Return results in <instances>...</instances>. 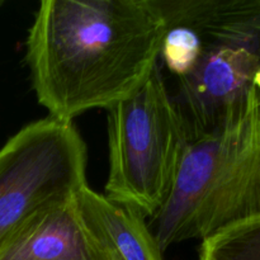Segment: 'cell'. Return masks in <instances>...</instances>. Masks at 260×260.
I'll return each mask as SVG.
<instances>
[{
    "label": "cell",
    "mask_w": 260,
    "mask_h": 260,
    "mask_svg": "<svg viewBox=\"0 0 260 260\" xmlns=\"http://www.w3.org/2000/svg\"><path fill=\"white\" fill-rule=\"evenodd\" d=\"M173 22L198 33L203 51L178 79L175 104L190 141L220 128L248 104L260 68V0H178Z\"/></svg>",
    "instance_id": "3"
},
{
    "label": "cell",
    "mask_w": 260,
    "mask_h": 260,
    "mask_svg": "<svg viewBox=\"0 0 260 260\" xmlns=\"http://www.w3.org/2000/svg\"><path fill=\"white\" fill-rule=\"evenodd\" d=\"M253 85H254V88H255V90L260 94V68L256 70L255 75H254Z\"/></svg>",
    "instance_id": "10"
},
{
    "label": "cell",
    "mask_w": 260,
    "mask_h": 260,
    "mask_svg": "<svg viewBox=\"0 0 260 260\" xmlns=\"http://www.w3.org/2000/svg\"><path fill=\"white\" fill-rule=\"evenodd\" d=\"M202 51L203 42L196 30L182 24L167 25L160 61L177 79L184 78L196 68Z\"/></svg>",
    "instance_id": "9"
},
{
    "label": "cell",
    "mask_w": 260,
    "mask_h": 260,
    "mask_svg": "<svg viewBox=\"0 0 260 260\" xmlns=\"http://www.w3.org/2000/svg\"><path fill=\"white\" fill-rule=\"evenodd\" d=\"M107 112L109 170L103 194L151 220L172 192L190 141L160 63L136 93Z\"/></svg>",
    "instance_id": "4"
},
{
    "label": "cell",
    "mask_w": 260,
    "mask_h": 260,
    "mask_svg": "<svg viewBox=\"0 0 260 260\" xmlns=\"http://www.w3.org/2000/svg\"><path fill=\"white\" fill-rule=\"evenodd\" d=\"M88 151L74 122L47 116L0 149V244L42 211L76 198L86 182Z\"/></svg>",
    "instance_id": "5"
},
{
    "label": "cell",
    "mask_w": 260,
    "mask_h": 260,
    "mask_svg": "<svg viewBox=\"0 0 260 260\" xmlns=\"http://www.w3.org/2000/svg\"><path fill=\"white\" fill-rule=\"evenodd\" d=\"M84 226L109 260H162L146 218L89 185L76 196Z\"/></svg>",
    "instance_id": "7"
},
{
    "label": "cell",
    "mask_w": 260,
    "mask_h": 260,
    "mask_svg": "<svg viewBox=\"0 0 260 260\" xmlns=\"http://www.w3.org/2000/svg\"><path fill=\"white\" fill-rule=\"evenodd\" d=\"M165 32L157 0H43L24 57L38 103L65 122L108 111L159 65Z\"/></svg>",
    "instance_id": "1"
},
{
    "label": "cell",
    "mask_w": 260,
    "mask_h": 260,
    "mask_svg": "<svg viewBox=\"0 0 260 260\" xmlns=\"http://www.w3.org/2000/svg\"><path fill=\"white\" fill-rule=\"evenodd\" d=\"M260 216V94L223 126L189 141L151 231L161 251Z\"/></svg>",
    "instance_id": "2"
},
{
    "label": "cell",
    "mask_w": 260,
    "mask_h": 260,
    "mask_svg": "<svg viewBox=\"0 0 260 260\" xmlns=\"http://www.w3.org/2000/svg\"><path fill=\"white\" fill-rule=\"evenodd\" d=\"M198 260H260V216L201 241Z\"/></svg>",
    "instance_id": "8"
},
{
    "label": "cell",
    "mask_w": 260,
    "mask_h": 260,
    "mask_svg": "<svg viewBox=\"0 0 260 260\" xmlns=\"http://www.w3.org/2000/svg\"><path fill=\"white\" fill-rule=\"evenodd\" d=\"M0 260H109L84 226L76 198L42 211L0 244Z\"/></svg>",
    "instance_id": "6"
}]
</instances>
